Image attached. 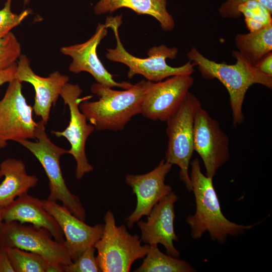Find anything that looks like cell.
Listing matches in <instances>:
<instances>
[{
  "label": "cell",
  "instance_id": "cell-1",
  "mask_svg": "<svg viewBox=\"0 0 272 272\" xmlns=\"http://www.w3.org/2000/svg\"><path fill=\"white\" fill-rule=\"evenodd\" d=\"M232 56L236 62L234 64H228L209 59L195 47L187 53V58L197 66L203 78L216 79L226 88L229 95L233 125L236 127L244 120L242 107L248 89L253 84H258L271 90L272 76L259 71L238 50H233Z\"/></svg>",
  "mask_w": 272,
  "mask_h": 272
},
{
  "label": "cell",
  "instance_id": "cell-2",
  "mask_svg": "<svg viewBox=\"0 0 272 272\" xmlns=\"http://www.w3.org/2000/svg\"><path fill=\"white\" fill-rule=\"evenodd\" d=\"M189 175L192 191L196 205L195 212L189 215L186 222L191 230L193 239H199L208 232L214 241L223 243L229 236L236 237L245 233L255 224L244 225L228 220L222 212L218 197L214 188L212 177L205 175L200 163L195 158L190 163Z\"/></svg>",
  "mask_w": 272,
  "mask_h": 272
},
{
  "label": "cell",
  "instance_id": "cell-3",
  "mask_svg": "<svg viewBox=\"0 0 272 272\" xmlns=\"http://www.w3.org/2000/svg\"><path fill=\"white\" fill-rule=\"evenodd\" d=\"M150 82L142 80L123 91L115 90L98 83L94 84L91 91L99 97L98 100L83 101L79 108L95 129L122 130L134 115L141 113Z\"/></svg>",
  "mask_w": 272,
  "mask_h": 272
},
{
  "label": "cell",
  "instance_id": "cell-4",
  "mask_svg": "<svg viewBox=\"0 0 272 272\" xmlns=\"http://www.w3.org/2000/svg\"><path fill=\"white\" fill-rule=\"evenodd\" d=\"M121 23V15L107 17L106 28H110L113 30L116 45L114 48L107 49L106 57L111 61L127 66L128 79H132L136 75H141L149 81L158 82L174 76L191 75L195 71V65L190 60L178 67L167 64V59H175L178 54V50L175 47L169 48L164 44L153 46L147 52L149 57L145 58H139L130 54L125 49L119 36L118 29Z\"/></svg>",
  "mask_w": 272,
  "mask_h": 272
},
{
  "label": "cell",
  "instance_id": "cell-5",
  "mask_svg": "<svg viewBox=\"0 0 272 272\" xmlns=\"http://www.w3.org/2000/svg\"><path fill=\"white\" fill-rule=\"evenodd\" d=\"M45 125L42 120L37 122L36 141L25 140L18 143L28 150L43 168L49 181V193L47 199L60 201L73 215L84 221L86 217L85 210L79 197L68 188L61 171L60 159L67 154L68 150L51 142L46 132Z\"/></svg>",
  "mask_w": 272,
  "mask_h": 272
},
{
  "label": "cell",
  "instance_id": "cell-6",
  "mask_svg": "<svg viewBox=\"0 0 272 272\" xmlns=\"http://www.w3.org/2000/svg\"><path fill=\"white\" fill-rule=\"evenodd\" d=\"M101 238L94 247L102 272H128L132 263L144 258L150 245H142L140 237L130 234L125 226H117L113 214L108 211L104 217Z\"/></svg>",
  "mask_w": 272,
  "mask_h": 272
},
{
  "label": "cell",
  "instance_id": "cell-7",
  "mask_svg": "<svg viewBox=\"0 0 272 272\" xmlns=\"http://www.w3.org/2000/svg\"><path fill=\"white\" fill-rule=\"evenodd\" d=\"M200 106L198 99L189 91L178 108L166 121L168 141L165 160L179 167L180 179L189 191H192L188 170L194 151V117Z\"/></svg>",
  "mask_w": 272,
  "mask_h": 272
},
{
  "label": "cell",
  "instance_id": "cell-8",
  "mask_svg": "<svg viewBox=\"0 0 272 272\" xmlns=\"http://www.w3.org/2000/svg\"><path fill=\"white\" fill-rule=\"evenodd\" d=\"M45 229L17 222L3 221L0 241L3 248L16 247L38 254L49 262L66 265L73 261L64 244L52 238Z\"/></svg>",
  "mask_w": 272,
  "mask_h": 272
},
{
  "label": "cell",
  "instance_id": "cell-9",
  "mask_svg": "<svg viewBox=\"0 0 272 272\" xmlns=\"http://www.w3.org/2000/svg\"><path fill=\"white\" fill-rule=\"evenodd\" d=\"M82 90L78 84L67 83L63 86L60 96L65 105L69 106L70 119L69 125L63 131H52L57 137H64L70 144L67 154L72 155L76 162V178L80 179L87 173L93 170L86 154V144L89 136L95 129L94 126L87 123V119L79 108L83 101L93 97L89 95L80 98Z\"/></svg>",
  "mask_w": 272,
  "mask_h": 272
},
{
  "label": "cell",
  "instance_id": "cell-10",
  "mask_svg": "<svg viewBox=\"0 0 272 272\" xmlns=\"http://www.w3.org/2000/svg\"><path fill=\"white\" fill-rule=\"evenodd\" d=\"M22 88V83L13 80L0 101V149L10 141L19 143L35 139L37 122L32 117L33 107L27 103Z\"/></svg>",
  "mask_w": 272,
  "mask_h": 272
},
{
  "label": "cell",
  "instance_id": "cell-11",
  "mask_svg": "<svg viewBox=\"0 0 272 272\" xmlns=\"http://www.w3.org/2000/svg\"><path fill=\"white\" fill-rule=\"evenodd\" d=\"M194 151L204 164L206 175L213 178L230 158L229 139L217 120L202 106L196 112L193 130Z\"/></svg>",
  "mask_w": 272,
  "mask_h": 272
},
{
  "label": "cell",
  "instance_id": "cell-12",
  "mask_svg": "<svg viewBox=\"0 0 272 272\" xmlns=\"http://www.w3.org/2000/svg\"><path fill=\"white\" fill-rule=\"evenodd\" d=\"M194 81L191 75H182L150 82L140 113L151 120L166 121L181 105Z\"/></svg>",
  "mask_w": 272,
  "mask_h": 272
},
{
  "label": "cell",
  "instance_id": "cell-13",
  "mask_svg": "<svg viewBox=\"0 0 272 272\" xmlns=\"http://www.w3.org/2000/svg\"><path fill=\"white\" fill-rule=\"evenodd\" d=\"M172 166L165 160H162L156 168L149 172L126 176L125 182L131 187L132 194L137 197L134 210L125 219L129 228H132L143 216H148L154 207L172 191L171 187L165 183L166 176Z\"/></svg>",
  "mask_w": 272,
  "mask_h": 272
},
{
  "label": "cell",
  "instance_id": "cell-14",
  "mask_svg": "<svg viewBox=\"0 0 272 272\" xmlns=\"http://www.w3.org/2000/svg\"><path fill=\"white\" fill-rule=\"evenodd\" d=\"M105 24H98L93 35L82 43L62 46L60 51L72 58L69 71L78 74L86 72L91 74L97 83L109 87L127 89L133 84L127 82H117L113 75L106 69L98 57L97 48L102 40L107 35Z\"/></svg>",
  "mask_w": 272,
  "mask_h": 272
},
{
  "label": "cell",
  "instance_id": "cell-15",
  "mask_svg": "<svg viewBox=\"0 0 272 272\" xmlns=\"http://www.w3.org/2000/svg\"><path fill=\"white\" fill-rule=\"evenodd\" d=\"M179 197L173 191L162 198L153 208L146 222L139 221L141 230L140 240L149 245L162 244L167 254L174 257L180 255L174 242L178 240L176 235L174 222V204Z\"/></svg>",
  "mask_w": 272,
  "mask_h": 272
},
{
  "label": "cell",
  "instance_id": "cell-16",
  "mask_svg": "<svg viewBox=\"0 0 272 272\" xmlns=\"http://www.w3.org/2000/svg\"><path fill=\"white\" fill-rule=\"evenodd\" d=\"M41 201L44 209L60 227L64 237V244L73 261L87 248L94 246L101 238L103 224L89 225L57 202L47 199Z\"/></svg>",
  "mask_w": 272,
  "mask_h": 272
},
{
  "label": "cell",
  "instance_id": "cell-17",
  "mask_svg": "<svg viewBox=\"0 0 272 272\" xmlns=\"http://www.w3.org/2000/svg\"><path fill=\"white\" fill-rule=\"evenodd\" d=\"M15 79L33 86L35 92L33 110L46 124L51 107L56 103L63 86L69 82V77L58 71L53 72L47 77L38 76L32 70L27 56L21 54L17 63Z\"/></svg>",
  "mask_w": 272,
  "mask_h": 272
},
{
  "label": "cell",
  "instance_id": "cell-18",
  "mask_svg": "<svg viewBox=\"0 0 272 272\" xmlns=\"http://www.w3.org/2000/svg\"><path fill=\"white\" fill-rule=\"evenodd\" d=\"M1 210L4 222L30 223L46 229L56 241L64 244V237L60 227L39 198L26 193Z\"/></svg>",
  "mask_w": 272,
  "mask_h": 272
},
{
  "label": "cell",
  "instance_id": "cell-19",
  "mask_svg": "<svg viewBox=\"0 0 272 272\" xmlns=\"http://www.w3.org/2000/svg\"><path fill=\"white\" fill-rule=\"evenodd\" d=\"M0 208L5 207L16 198L34 187L38 179L28 174L24 163L21 160L8 158L0 164Z\"/></svg>",
  "mask_w": 272,
  "mask_h": 272
},
{
  "label": "cell",
  "instance_id": "cell-20",
  "mask_svg": "<svg viewBox=\"0 0 272 272\" xmlns=\"http://www.w3.org/2000/svg\"><path fill=\"white\" fill-rule=\"evenodd\" d=\"M167 0H99L94 7V13L101 15L126 8L138 15H150L156 19L164 31L175 26L173 17L167 11Z\"/></svg>",
  "mask_w": 272,
  "mask_h": 272
},
{
  "label": "cell",
  "instance_id": "cell-21",
  "mask_svg": "<svg viewBox=\"0 0 272 272\" xmlns=\"http://www.w3.org/2000/svg\"><path fill=\"white\" fill-rule=\"evenodd\" d=\"M238 51L254 65L272 50V25L246 34H237L234 39Z\"/></svg>",
  "mask_w": 272,
  "mask_h": 272
},
{
  "label": "cell",
  "instance_id": "cell-22",
  "mask_svg": "<svg viewBox=\"0 0 272 272\" xmlns=\"http://www.w3.org/2000/svg\"><path fill=\"white\" fill-rule=\"evenodd\" d=\"M142 264L136 272H193L194 269L186 261L162 252L158 245H150Z\"/></svg>",
  "mask_w": 272,
  "mask_h": 272
},
{
  "label": "cell",
  "instance_id": "cell-23",
  "mask_svg": "<svg viewBox=\"0 0 272 272\" xmlns=\"http://www.w3.org/2000/svg\"><path fill=\"white\" fill-rule=\"evenodd\" d=\"M4 249L15 272H46L49 262L41 255L16 247Z\"/></svg>",
  "mask_w": 272,
  "mask_h": 272
},
{
  "label": "cell",
  "instance_id": "cell-24",
  "mask_svg": "<svg viewBox=\"0 0 272 272\" xmlns=\"http://www.w3.org/2000/svg\"><path fill=\"white\" fill-rule=\"evenodd\" d=\"M238 11L244 16L246 26L250 32L272 25V14L257 1L250 0L241 4Z\"/></svg>",
  "mask_w": 272,
  "mask_h": 272
},
{
  "label": "cell",
  "instance_id": "cell-25",
  "mask_svg": "<svg viewBox=\"0 0 272 272\" xmlns=\"http://www.w3.org/2000/svg\"><path fill=\"white\" fill-rule=\"evenodd\" d=\"M21 55L20 43L12 32L0 38V71L15 64Z\"/></svg>",
  "mask_w": 272,
  "mask_h": 272
},
{
  "label": "cell",
  "instance_id": "cell-26",
  "mask_svg": "<svg viewBox=\"0 0 272 272\" xmlns=\"http://www.w3.org/2000/svg\"><path fill=\"white\" fill-rule=\"evenodd\" d=\"M95 250L94 246L87 248L72 263L63 265V272H101Z\"/></svg>",
  "mask_w": 272,
  "mask_h": 272
},
{
  "label": "cell",
  "instance_id": "cell-27",
  "mask_svg": "<svg viewBox=\"0 0 272 272\" xmlns=\"http://www.w3.org/2000/svg\"><path fill=\"white\" fill-rule=\"evenodd\" d=\"M12 0H7L4 7L0 10V38L6 36L14 28L20 25L29 15L30 11L27 9L18 14L11 10Z\"/></svg>",
  "mask_w": 272,
  "mask_h": 272
},
{
  "label": "cell",
  "instance_id": "cell-28",
  "mask_svg": "<svg viewBox=\"0 0 272 272\" xmlns=\"http://www.w3.org/2000/svg\"><path fill=\"white\" fill-rule=\"evenodd\" d=\"M250 0H226L219 9L220 15L224 18L238 19L241 15L238 11V6ZM256 1L264 7L272 14V0H253Z\"/></svg>",
  "mask_w": 272,
  "mask_h": 272
},
{
  "label": "cell",
  "instance_id": "cell-29",
  "mask_svg": "<svg viewBox=\"0 0 272 272\" xmlns=\"http://www.w3.org/2000/svg\"><path fill=\"white\" fill-rule=\"evenodd\" d=\"M254 66L262 73L272 76V52L265 55Z\"/></svg>",
  "mask_w": 272,
  "mask_h": 272
},
{
  "label": "cell",
  "instance_id": "cell-30",
  "mask_svg": "<svg viewBox=\"0 0 272 272\" xmlns=\"http://www.w3.org/2000/svg\"><path fill=\"white\" fill-rule=\"evenodd\" d=\"M16 69L17 63H15L10 67L0 71V86L15 79Z\"/></svg>",
  "mask_w": 272,
  "mask_h": 272
},
{
  "label": "cell",
  "instance_id": "cell-31",
  "mask_svg": "<svg viewBox=\"0 0 272 272\" xmlns=\"http://www.w3.org/2000/svg\"><path fill=\"white\" fill-rule=\"evenodd\" d=\"M0 272H15L7 252L3 248L0 250Z\"/></svg>",
  "mask_w": 272,
  "mask_h": 272
},
{
  "label": "cell",
  "instance_id": "cell-32",
  "mask_svg": "<svg viewBox=\"0 0 272 272\" xmlns=\"http://www.w3.org/2000/svg\"><path fill=\"white\" fill-rule=\"evenodd\" d=\"M46 272H63L62 265L49 262Z\"/></svg>",
  "mask_w": 272,
  "mask_h": 272
},
{
  "label": "cell",
  "instance_id": "cell-33",
  "mask_svg": "<svg viewBox=\"0 0 272 272\" xmlns=\"http://www.w3.org/2000/svg\"><path fill=\"white\" fill-rule=\"evenodd\" d=\"M3 221V220L2 214V210H1V208H0V225L2 223ZM2 248V247L1 241H0V250H1Z\"/></svg>",
  "mask_w": 272,
  "mask_h": 272
},
{
  "label": "cell",
  "instance_id": "cell-34",
  "mask_svg": "<svg viewBox=\"0 0 272 272\" xmlns=\"http://www.w3.org/2000/svg\"><path fill=\"white\" fill-rule=\"evenodd\" d=\"M30 0H23L25 5L28 4L30 2Z\"/></svg>",
  "mask_w": 272,
  "mask_h": 272
}]
</instances>
